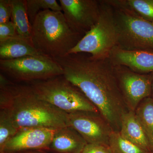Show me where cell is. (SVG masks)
I'll list each match as a JSON object with an SVG mask.
<instances>
[{"instance_id":"1","label":"cell","mask_w":153,"mask_h":153,"mask_svg":"<svg viewBox=\"0 0 153 153\" xmlns=\"http://www.w3.org/2000/svg\"><path fill=\"white\" fill-rule=\"evenodd\" d=\"M53 59L63 68V76L82 91L113 131L119 132L121 118L128 110L109 58L95 59L78 53Z\"/></svg>"},{"instance_id":"2","label":"cell","mask_w":153,"mask_h":153,"mask_svg":"<svg viewBox=\"0 0 153 153\" xmlns=\"http://www.w3.org/2000/svg\"><path fill=\"white\" fill-rule=\"evenodd\" d=\"M0 109L8 113L19 130L68 126V114L38 97L30 85L12 82L0 87Z\"/></svg>"},{"instance_id":"3","label":"cell","mask_w":153,"mask_h":153,"mask_svg":"<svg viewBox=\"0 0 153 153\" xmlns=\"http://www.w3.org/2000/svg\"><path fill=\"white\" fill-rule=\"evenodd\" d=\"M83 36L69 27L62 11H41L32 25L33 47L52 59L68 55Z\"/></svg>"},{"instance_id":"4","label":"cell","mask_w":153,"mask_h":153,"mask_svg":"<svg viewBox=\"0 0 153 153\" xmlns=\"http://www.w3.org/2000/svg\"><path fill=\"white\" fill-rule=\"evenodd\" d=\"M100 4L98 21L68 54L87 53L95 59H108L117 46L118 30L114 10L106 0L100 1Z\"/></svg>"},{"instance_id":"5","label":"cell","mask_w":153,"mask_h":153,"mask_svg":"<svg viewBox=\"0 0 153 153\" xmlns=\"http://www.w3.org/2000/svg\"><path fill=\"white\" fill-rule=\"evenodd\" d=\"M30 84L38 97L66 113H99L82 91L63 75Z\"/></svg>"},{"instance_id":"6","label":"cell","mask_w":153,"mask_h":153,"mask_svg":"<svg viewBox=\"0 0 153 153\" xmlns=\"http://www.w3.org/2000/svg\"><path fill=\"white\" fill-rule=\"evenodd\" d=\"M113 8L118 30L117 46L127 50H153V22Z\"/></svg>"},{"instance_id":"7","label":"cell","mask_w":153,"mask_h":153,"mask_svg":"<svg viewBox=\"0 0 153 153\" xmlns=\"http://www.w3.org/2000/svg\"><path fill=\"white\" fill-rule=\"evenodd\" d=\"M1 71L18 82L29 83L63 75L60 64L49 57L29 56L0 60Z\"/></svg>"},{"instance_id":"8","label":"cell","mask_w":153,"mask_h":153,"mask_svg":"<svg viewBox=\"0 0 153 153\" xmlns=\"http://www.w3.org/2000/svg\"><path fill=\"white\" fill-rule=\"evenodd\" d=\"M113 65L124 101L129 111H135L152 94L153 74H140L125 66Z\"/></svg>"},{"instance_id":"9","label":"cell","mask_w":153,"mask_h":153,"mask_svg":"<svg viewBox=\"0 0 153 153\" xmlns=\"http://www.w3.org/2000/svg\"><path fill=\"white\" fill-rule=\"evenodd\" d=\"M68 126L78 132L87 143L109 146L113 130L99 113L78 111L68 114Z\"/></svg>"},{"instance_id":"10","label":"cell","mask_w":153,"mask_h":153,"mask_svg":"<svg viewBox=\"0 0 153 153\" xmlns=\"http://www.w3.org/2000/svg\"><path fill=\"white\" fill-rule=\"evenodd\" d=\"M59 1L69 27L82 36L89 31L98 21L100 1L60 0Z\"/></svg>"},{"instance_id":"11","label":"cell","mask_w":153,"mask_h":153,"mask_svg":"<svg viewBox=\"0 0 153 153\" xmlns=\"http://www.w3.org/2000/svg\"><path fill=\"white\" fill-rule=\"evenodd\" d=\"M57 130L32 128L20 130L6 143L1 153L47 150Z\"/></svg>"},{"instance_id":"12","label":"cell","mask_w":153,"mask_h":153,"mask_svg":"<svg viewBox=\"0 0 153 153\" xmlns=\"http://www.w3.org/2000/svg\"><path fill=\"white\" fill-rule=\"evenodd\" d=\"M108 58L113 65L125 66L140 74L153 73V50H127L116 46Z\"/></svg>"},{"instance_id":"13","label":"cell","mask_w":153,"mask_h":153,"mask_svg":"<svg viewBox=\"0 0 153 153\" xmlns=\"http://www.w3.org/2000/svg\"><path fill=\"white\" fill-rule=\"evenodd\" d=\"M87 144L74 129L66 126L56 131L47 150L57 153H82Z\"/></svg>"},{"instance_id":"14","label":"cell","mask_w":153,"mask_h":153,"mask_svg":"<svg viewBox=\"0 0 153 153\" xmlns=\"http://www.w3.org/2000/svg\"><path fill=\"white\" fill-rule=\"evenodd\" d=\"M119 132L124 138L151 152L149 140L137 118L135 111L128 110L123 115L121 118Z\"/></svg>"},{"instance_id":"15","label":"cell","mask_w":153,"mask_h":153,"mask_svg":"<svg viewBox=\"0 0 153 153\" xmlns=\"http://www.w3.org/2000/svg\"><path fill=\"white\" fill-rule=\"evenodd\" d=\"M29 56L48 57L19 36L7 38L0 41L1 60H10Z\"/></svg>"},{"instance_id":"16","label":"cell","mask_w":153,"mask_h":153,"mask_svg":"<svg viewBox=\"0 0 153 153\" xmlns=\"http://www.w3.org/2000/svg\"><path fill=\"white\" fill-rule=\"evenodd\" d=\"M10 1L12 8V22L16 27L17 35L33 46L31 37L32 26L28 18L27 1Z\"/></svg>"},{"instance_id":"17","label":"cell","mask_w":153,"mask_h":153,"mask_svg":"<svg viewBox=\"0 0 153 153\" xmlns=\"http://www.w3.org/2000/svg\"><path fill=\"white\" fill-rule=\"evenodd\" d=\"M116 8L122 9L153 22V0H106Z\"/></svg>"},{"instance_id":"18","label":"cell","mask_w":153,"mask_h":153,"mask_svg":"<svg viewBox=\"0 0 153 153\" xmlns=\"http://www.w3.org/2000/svg\"><path fill=\"white\" fill-rule=\"evenodd\" d=\"M136 115L142 127L153 150V98L145 99L136 109Z\"/></svg>"},{"instance_id":"19","label":"cell","mask_w":153,"mask_h":153,"mask_svg":"<svg viewBox=\"0 0 153 153\" xmlns=\"http://www.w3.org/2000/svg\"><path fill=\"white\" fill-rule=\"evenodd\" d=\"M109 146L112 153H151L124 138L117 131L111 135Z\"/></svg>"},{"instance_id":"20","label":"cell","mask_w":153,"mask_h":153,"mask_svg":"<svg viewBox=\"0 0 153 153\" xmlns=\"http://www.w3.org/2000/svg\"><path fill=\"white\" fill-rule=\"evenodd\" d=\"M19 131L8 113L0 110V152L7 143Z\"/></svg>"},{"instance_id":"21","label":"cell","mask_w":153,"mask_h":153,"mask_svg":"<svg viewBox=\"0 0 153 153\" xmlns=\"http://www.w3.org/2000/svg\"><path fill=\"white\" fill-rule=\"evenodd\" d=\"M27 12L31 26L37 15L41 11L50 10L54 11H62L61 6L56 0H26Z\"/></svg>"},{"instance_id":"22","label":"cell","mask_w":153,"mask_h":153,"mask_svg":"<svg viewBox=\"0 0 153 153\" xmlns=\"http://www.w3.org/2000/svg\"><path fill=\"white\" fill-rule=\"evenodd\" d=\"M16 36H18L16 30L12 21L0 24V41Z\"/></svg>"},{"instance_id":"23","label":"cell","mask_w":153,"mask_h":153,"mask_svg":"<svg viewBox=\"0 0 153 153\" xmlns=\"http://www.w3.org/2000/svg\"><path fill=\"white\" fill-rule=\"evenodd\" d=\"M12 8L10 0L0 1V24L10 22Z\"/></svg>"},{"instance_id":"24","label":"cell","mask_w":153,"mask_h":153,"mask_svg":"<svg viewBox=\"0 0 153 153\" xmlns=\"http://www.w3.org/2000/svg\"><path fill=\"white\" fill-rule=\"evenodd\" d=\"M82 153H112L109 146L87 143Z\"/></svg>"},{"instance_id":"25","label":"cell","mask_w":153,"mask_h":153,"mask_svg":"<svg viewBox=\"0 0 153 153\" xmlns=\"http://www.w3.org/2000/svg\"><path fill=\"white\" fill-rule=\"evenodd\" d=\"M18 153H49L46 150H34L26 151Z\"/></svg>"},{"instance_id":"26","label":"cell","mask_w":153,"mask_h":153,"mask_svg":"<svg viewBox=\"0 0 153 153\" xmlns=\"http://www.w3.org/2000/svg\"><path fill=\"white\" fill-rule=\"evenodd\" d=\"M152 94L153 96V79L152 82Z\"/></svg>"},{"instance_id":"27","label":"cell","mask_w":153,"mask_h":153,"mask_svg":"<svg viewBox=\"0 0 153 153\" xmlns=\"http://www.w3.org/2000/svg\"><path fill=\"white\" fill-rule=\"evenodd\" d=\"M151 153H153V150L152 151V152H151Z\"/></svg>"}]
</instances>
